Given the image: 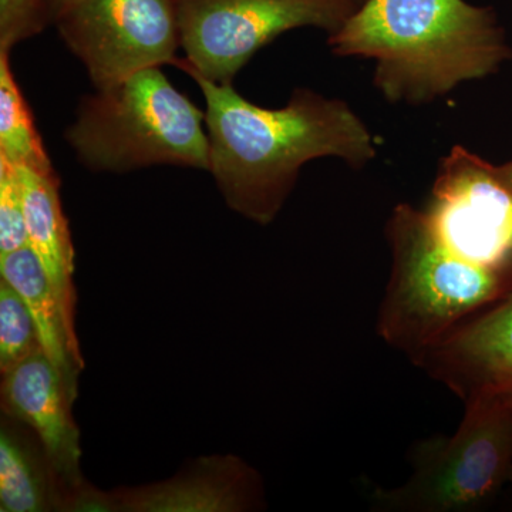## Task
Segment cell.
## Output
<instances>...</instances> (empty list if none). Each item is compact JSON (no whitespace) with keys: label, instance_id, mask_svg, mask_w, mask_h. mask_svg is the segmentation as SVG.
<instances>
[{"label":"cell","instance_id":"2","mask_svg":"<svg viewBox=\"0 0 512 512\" xmlns=\"http://www.w3.org/2000/svg\"><path fill=\"white\" fill-rule=\"evenodd\" d=\"M329 46L375 59L373 82L392 103H427L511 57L493 13L466 0H366Z\"/></svg>","mask_w":512,"mask_h":512},{"label":"cell","instance_id":"5","mask_svg":"<svg viewBox=\"0 0 512 512\" xmlns=\"http://www.w3.org/2000/svg\"><path fill=\"white\" fill-rule=\"evenodd\" d=\"M413 474L396 488L376 487L370 504L382 512L476 511L500 491L512 471V409L503 392L466 400L451 437L420 441Z\"/></svg>","mask_w":512,"mask_h":512},{"label":"cell","instance_id":"4","mask_svg":"<svg viewBox=\"0 0 512 512\" xmlns=\"http://www.w3.org/2000/svg\"><path fill=\"white\" fill-rule=\"evenodd\" d=\"M204 124L205 113L160 67H151L86 97L66 137L93 171L126 173L160 164L208 170Z\"/></svg>","mask_w":512,"mask_h":512},{"label":"cell","instance_id":"15","mask_svg":"<svg viewBox=\"0 0 512 512\" xmlns=\"http://www.w3.org/2000/svg\"><path fill=\"white\" fill-rule=\"evenodd\" d=\"M0 160L42 173L55 171L10 69L9 52H0Z\"/></svg>","mask_w":512,"mask_h":512},{"label":"cell","instance_id":"13","mask_svg":"<svg viewBox=\"0 0 512 512\" xmlns=\"http://www.w3.org/2000/svg\"><path fill=\"white\" fill-rule=\"evenodd\" d=\"M70 494L35 431L3 414L0 511H69Z\"/></svg>","mask_w":512,"mask_h":512},{"label":"cell","instance_id":"1","mask_svg":"<svg viewBox=\"0 0 512 512\" xmlns=\"http://www.w3.org/2000/svg\"><path fill=\"white\" fill-rule=\"evenodd\" d=\"M173 64L204 94L208 171L229 207L248 220L272 222L309 161L338 157L360 168L376 156L369 128L345 101L298 89L282 109H264L232 84L211 82L180 59Z\"/></svg>","mask_w":512,"mask_h":512},{"label":"cell","instance_id":"19","mask_svg":"<svg viewBox=\"0 0 512 512\" xmlns=\"http://www.w3.org/2000/svg\"><path fill=\"white\" fill-rule=\"evenodd\" d=\"M76 2L77 0H47L50 23H55L57 18H60Z\"/></svg>","mask_w":512,"mask_h":512},{"label":"cell","instance_id":"22","mask_svg":"<svg viewBox=\"0 0 512 512\" xmlns=\"http://www.w3.org/2000/svg\"><path fill=\"white\" fill-rule=\"evenodd\" d=\"M350 3H352L353 6H355L356 9H359L360 6L363 5V3L366 2V0H349Z\"/></svg>","mask_w":512,"mask_h":512},{"label":"cell","instance_id":"12","mask_svg":"<svg viewBox=\"0 0 512 512\" xmlns=\"http://www.w3.org/2000/svg\"><path fill=\"white\" fill-rule=\"evenodd\" d=\"M18 174L28 245L59 296L67 325L76 333V252L60 201L59 177L55 171L42 173L29 167H18Z\"/></svg>","mask_w":512,"mask_h":512},{"label":"cell","instance_id":"14","mask_svg":"<svg viewBox=\"0 0 512 512\" xmlns=\"http://www.w3.org/2000/svg\"><path fill=\"white\" fill-rule=\"evenodd\" d=\"M0 278L22 296L35 320L43 352L77 392V376L84 367L77 335L67 325L59 296L29 245L0 255Z\"/></svg>","mask_w":512,"mask_h":512},{"label":"cell","instance_id":"21","mask_svg":"<svg viewBox=\"0 0 512 512\" xmlns=\"http://www.w3.org/2000/svg\"><path fill=\"white\" fill-rule=\"evenodd\" d=\"M503 393L505 394V397H507L508 403H510V406L512 409V389L504 390ZM511 481H512V471H511Z\"/></svg>","mask_w":512,"mask_h":512},{"label":"cell","instance_id":"7","mask_svg":"<svg viewBox=\"0 0 512 512\" xmlns=\"http://www.w3.org/2000/svg\"><path fill=\"white\" fill-rule=\"evenodd\" d=\"M55 23L97 90L173 64L181 47L174 0H77Z\"/></svg>","mask_w":512,"mask_h":512},{"label":"cell","instance_id":"18","mask_svg":"<svg viewBox=\"0 0 512 512\" xmlns=\"http://www.w3.org/2000/svg\"><path fill=\"white\" fill-rule=\"evenodd\" d=\"M47 0H0V52H10L49 25Z\"/></svg>","mask_w":512,"mask_h":512},{"label":"cell","instance_id":"16","mask_svg":"<svg viewBox=\"0 0 512 512\" xmlns=\"http://www.w3.org/2000/svg\"><path fill=\"white\" fill-rule=\"evenodd\" d=\"M39 349L32 313L13 286L0 278V372L5 375Z\"/></svg>","mask_w":512,"mask_h":512},{"label":"cell","instance_id":"6","mask_svg":"<svg viewBox=\"0 0 512 512\" xmlns=\"http://www.w3.org/2000/svg\"><path fill=\"white\" fill-rule=\"evenodd\" d=\"M180 59L205 79L231 84L251 57L288 30L338 32L356 12L349 0H174Z\"/></svg>","mask_w":512,"mask_h":512},{"label":"cell","instance_id":"9","mask_svg":"<svg viewBox=\"0 0 512 512\" xmlns=\"http://www.w3.org/2000/svg\"><path fill=\"white\" fill-rule=\"evenodd\" d=\"M2 376L3 414L35 431L69 491V511H76L89 487L80 473V434L72 416L76 390L43 349Z\"/></svg>","mask_w":512,"mask_h":512},{"label":"cell","instance_id":"10","mask_svg":"<svg viewBox=\"0 0 512 512\" xmlns=\"http://www.w3.org/2000/svg\"><path fill=\"white\" fill-rule=\"evenodd\" d=\"M413 362L464 402L485 390L512 389V285Z\"/></svg>","mask_w":512,"mask_h":512},{"label":"cell","instance_id":"20","mask_svg":"<svg viewBox=\"0 0 512 512\" xmlns=\"http://www.w3.org/2000/svg\"><path fill=\"white\" fill-rule=\"evenodd\" d=\"M495 170H497L498 177L501 178V181L512 190V161L498 165V167H495Z\"/></svg>","mask_w":512,"mask_h":512},{"label":"cell","instance_id":"11","mask_svg":"<svg viewBox=\"0 0 512 512\" xmlns=\"http://www.w3.org/2000/svg\"><path fill=\"white\" fill-rule=\"evenodd\" d=\"M114 511L238 512L256 510L262 485L256 471L237 457H207L165 483L119 488L110 493Z\"/></svg>","mask_w":512,"mask_h":512},{"label":"cell","instance_id":"8","mask_svg":"<svg viewBox=\"0 0 512 512\" xmlns=\"http://www.w3.org/2000/svg\"><path fill=\"white\" fill-rule=\"evenodd\" d=\"M423 214L434 235L460 258L511 271L512 190L495 165L454 147L441 161Z\"/></svg>","mask_w":512,"mask_h":512},{"label":"cell","instance_id":"17","mask_svg":"<svg viewBox=\"0 0 512 512\" xmlns=\"http://www.w3.org/2000/svg\"><path fill=\"white\" fill-rule=\"evenodd\" d=\"M28 247L18 167L0 160V255Z\"/></svg>","mask_w":512,"mask_h":512},{"label":"cell","instance_id":"3","mask_svg":"<svg viewBox=\"0 0 512 512\" xmlns=\"http://www.w3.org/2000/svg\"><path fill=\"white\" fill-rule=\"evenodd\" d=\"M386 234L392 272L377 332L412 360L512 285V269L485 268L460 258L434 235L423 211L409 204L394 208Z\"/></svg>","mask_w":512,"mask_h":512}]
</instances>
